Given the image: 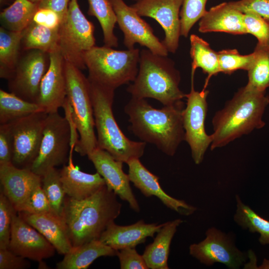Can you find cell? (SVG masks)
<instances>
[{
    "label": "cell",
    "instance_id": "d6a6232c",
    "mask_svg": "<svg viewBox=\"0 0 269 269\" xmlns=\"http://www.w3.org/2000/svg\"><path fill=\"white\" fill-rule=\"evenodd\" d=\"M253 52L254 58L247 71L246 87L255 91H266L269 88V47L257 43Z\"/></svg>",
    "mask_w": 269,
    "mask_h": 269
},
{
    "label": "cell",
    "instance_id": "5b68a950",
    "mask_svg": "<svg viewBox=\"0 0 269 269\" xmlns=\"http://www.w3.org/2000/svg\"><path fill=\"white\" fill-rule=\"evenodd\" d=\"M87 78L97 134V146L123 163L139 158L144 153L146 143L130 139L120 129L112 110L115 90Z\"/></svg>",
    "mask_w": 269,
    "mask_h": 269
},
{
    "label": "cell",
    "instance_id": "277c9868",
    "mask_svg": "<svg viewBox=\"0 0 269 269\" xmlns=\"http://www.w3.org/2000/svg\"><path fill=\"white\" fill-rule=\"evenodd\" d=\"M180 80V72L171 59L142 49L138 73L127 91L133 98H152L163 106L170 105L185 98L179 88Z\"/></svg>",
    "mask_w": 269,
    "mask_h": 269
},
{
    "label": "cell",
    "instance_id": "e575fe53",
    "mask_svg": "<svg viewBox=\"0 0 269 269\" xmlns=\"http://www.w3.org/2000/svg\"><path fill=\"white\" fill-rule=\"evenodd\" d=\"M41 182L52 211L61 216L66 195L61 180L60 170L55 167L49 169L41 176Z\"/></svg>",
    "mask_w": 269,
    "mask_h": 269
},
{
    "label": "cell",
    "instance_id": "8992f818",
    "mask_svg": "<svg viewBox=\"0 0 269 269\" xmlns=\"http://www.w3.org/2000/svg\"><path fill=\"white\" fill-rule=\"evenodd\" d=\"M67 97L63 107L79 134L74 150L88 155L97 146L89 83L81 70L65 62Z\"/></svg>",
    "mask_w": 269,
    "mask_h": 269
},
{
    "label": "cell",
    "instance_id": "cb8c5ba5",
    "mask_svg": "<svg viewBox=\"0 0 269 269\" xmlns=\"http://www.w3.org/2000/svg\"><path fill=\"white\" fill-rule=\"evenodd\" d=\"M198 30L201 33L248 34L243 22V13L232 7L229 2L221 3L207 10L199 20Z\"/></svg>",
    "mask_w": 269,
    "mask_h": 269
},
{
    "label": "cell",
    "instance_id": "b9f144b4",
    "mask_svg": "<svg viewBox=\"0 0 269 269\" xmlns=\"http://www.w3.org/2000/svg\"><path fill=\"white\" fill-rule=\"evenodd\" d=\"M229 3L243 13L252 11L269 21V0H239Z\"/></svg>",
    "mask_w": 269,
    "mask_h": 269
},
{
    "label": "cell",
    "instance_id": "d6986e66",
    "mask_svg": "<svg viewBox=\"0 0 269 269\" xmlns=\"http://www.w3.org/2000/svg\"><path fill=\"white\" fill-rule=\"evenodd\" d=\"M127 164L130 181L144 196L156 197L167 208L182 215L189 216L196 211L195 207L167 194L160 186L159 177L148 170L139 158L133 159Z\"/></svg>",
    "mask_w": 269,
    "mask_h": 269
},
{
    "label": "cell",
    "instance_id": "74e56055",
    "mask_svg": "<svg viewBox=\"0 0 269 269\" xmlns=\"http://www.w3.org/2000/svg\"><path fill=\"white\" fill-rule=\"evenodd\" d=\"M17 213L13 205L0 189V249L8 248L12 220Z\"/></svg>",
    "mask_w": 269,
    "mask_h": 269
},
{
    "label": "cell",
    "instance_id": "2e32d148",
    "mask_svg": "<svg viewBox=\"0 0 269 269\" xmlns=\"http://www.w3.org/2000/svg\"><path fill=\"white\" fill-rule=\"evenodd\" d=\"M8 248L26 259L42 262L56 251L51 244L17 213L13 217Z\"/></svg>",
    "mask_w": 269,
    "mask_h": 269
},
{
    "label": "cell",
    "instance_id": "4dcf8cb0",
    "mask_svg": "<svg viewBox=\"0 0 269 269\" xmlns=\"http://www.w3.org/2000/svg\"><path fill=\"white\" fill-rule=\"evenodd\" d=\"M89 15L95 16L99 21L103 33L105 46L117 47L118 39L114 30L117 16L110 0H88Z\"/></svg>",
    "mask_w": 269,
    "mask_h": 269
},
{
    "label": "cell",
    "instance_id": "603a6c76",
    "mask_svg": "<svg viewBox=\"0 0 269 269\" xmlns=\"http://www.w3.org/2000/svg\"><path fill=\"white\" fill-rule=\"evenodd\" d=\"M17 213L27 223L39 231L59 254L65 255L73 247L61 216L53 212L40 214Z\"/></svg>",
    "mask_w": 269,
    "mask_h": 269
},
{
    "label": "cell",
    "instance_id": "d590c367",
    "mask_svg": "<svg viewBox=\"0 0 269 269\" xmlns=\"http://www.w3.org/2000/svg\"><path fill=\"white\" fill-rule=\"evenodd\" d=\"M218 54L220 72L228 75L238 70L248 71L254 58V52L241 55L236 49H223Z\"/></svg>",
    "mask_w": 269,
    "mask_h": 269
},
{
    "label": "cell",
    "instance_id": "60d3db41",
    "mask_svg": "<svg viewBox=\"0 0 269 269\" xmlns=\"http://www.w3.org/2000/svg\"><path fill=\"white\" fill-rule=\"evenodd\" d=\"M14 139L10 123L0 124V165L12 163Z\"/></svg>",
    "mask_w": 269,
    "mask_h": 269
},
{
    "label": "cell",
    "instance_id": "1f68e13d",
    "mask_svg": "<svg viewBox=\"0 0 269 269\" xmlns=\"http://www.w3.org/2000/svg\"><path fill=\"white\" fill-rule=\"evenodd\" d=\"M40 111H43L37 104L25 101L11 92L0 90V124H8Z\"/></svg>",
    "mask_w": 269,
    "mask_h": 269
},
{
    "label": "cell",
    "instance_id": "6da1fadb",
    "mask_svg": "<svg viewBox=\"0 0 269 269\" xmlns=\"http://www.w3.org/2000/svg\"><path fill=\"white\" fill-rule=\"evenodd\" d=\"M182 101L156 109L145 99L133 98L124 108L131 123L130 130L142 141L154 144L168 156H173L185 139Z\"/></svg>",
    "mask_w": 269,
    "mask_h": 269
},
{
    "label": "cell",
    "instance_id": "8d00e7d4",
    "mask_svg": "<svg viewBox=\"0 0 269 269\" xmlns=\"http://www.w3.org/2000/svg\"><path fill=\"white\" fill-rule=\"evenodd\" d=\"M207 0H183L180 12L181 35L187 37L193 25L204 15Z\"/></svg>",
    "mask_w": 269,
    "mask_h": 269
},
{
    "label": "cell",
    "instance_id": "5bb4252c",
    "mask_svg": "<svg viewBox=\"0 0 269 269\" xmlns=\"http://www.w3.org/2000/svg\"><path fill=\"white\" fill-rule=\"evenodd\" d=\"M206 238L189 247L190 255L201 263L211 266L222 263L230 269H238L245 263L247 255L236 248L231 238L214 227L206 232Z\"/></svg>",
    "mask_w": 269,
    "mask_h": 269
},
{
    "label": "cell",
    "instance_id": "83f0119b",
    "mask_svg": "<svg viewBox=\"0 0 269 269\" xmlns=\"http://www.w3.org/2000/svg\"><path fill=\"white\" fill-rule=\"evenodd\" d=\"M38 9V3L30 0H14L0 14L1 27L12 31L25 30L33 21Z\"/></svg>",
    "mask_w": 269,
    "mask_h": 269
},
{
    "label": "cell",
    "instance_id": "52a82bcc",
    "mask_svg": "<svg viewBox=\"0 0 269 269\" xmlns=\"http://www.w3.org/2000/svg\"><path fill=\"white\" fill-rule=\"evenodd\" d=\"M140 52L135 48L118 50L95 46L84 55L88 78L115 90L133 82L138 71Z\"/></svg>",
    "mask_w": 269,
    "mask_h": 269
},
{
    "label": "cell",
    "instance_id": "bcb514c9",
    "mask_svg": "<svg viewBox=\"0 0 269 269\" xmlns=\"http://www.w3.org/2000/svg\"><path fill=\"white\" fill-rule=\"evenodd\" d=\"M70 0H41L38 8L50 9L58 14L61 20L64 19L68 11Z\"/></svg>",
    "mask_w": 269,
    "mask_h": 269
},
{
    "label": "cell",
    "instance_id": "44dd1931",
    "mask_svg": "<svg viewBox=\"0 0 269 269\" xmlns=\"http://www.w3.org/2000/svg\"><path fill=\"white\" fill-rule=\"evenodd\" d=\"M41 180V176L30 169L18 168L12 163L0 165V189L17 212Z\"/></svg>",
    "mask_w": 269,
    "mask_h": 269
},
{
    "label": "cell",
    "instance_id": "9c48e42d",
    "mask_svg": "<svg viewBox=\"0 0 269 269\" xmlns=\"http://www.w3.org/2000/svg\"><path fill=\"white\" fill-rule=\"evenodd\" d=\"M95 26L82 12L78 0H70L59 28L58 47L66 62L86 68L84 53L95 46Z\"/></svg>",
    "mask_w": 269,
    "mask_h": 269
},
{
    "label": "cell",
    "instance_id": "e0dca14e",
    "mask_svg": "<svg viewBox=\"0 0 269 269\" xmlns=\"http://www.w3.org/2000/svg\"><path fill=\"white\" fill-rule=\"evenodd\" d=\"M87 156L104 179L107 187L122 200L127 201L134 211L139 212V205L131 188L128 174L123 169L124 163L98 146Z\"/></svg>",
    "mask_w": 269,
    "mask_h": 269
},
{
    "label": "cell",
    "instance_id": "836d02e7",
    "mask_svg": "<svg viewBox=\"0 0 269 269\" xmlns=\"http://www.w3.org/2000/svg\"><path fill=\"white\" fill-rule=\"evenodd\" d=\"M237 210L235 221L244 229L260 234L259 239L262 245L269 244V221L262 218L250 207L244 204L238 195L236 196Z\"/></svg>",
    "mask_w": 269,
    "mask_h": 269
},
{
    "label": "cell",
    "instance_id": "9a60e30c",
    "mask_svg": "<svg viewBox=\"0 0 269 269\" xmlns=\"http://www.w3.org/2000/svg\"><path fill=\"white\" fill-rule=\"evenodd\" d=\"M183 0H141L131 6L141 17L155 19L163 28L162 41L168 52L175 53L181 36L180 12Z\"/></svg>",
    "mask_w": 269,
    "mask_h": 269
},
{
    "label": "cell",
    "instance_id": "f35d334b",
    "mask_svg": "<svg viewBox=\"0 0 269 269\" xmlns=\"http://www.w3.org/2000/svg\"><path fill=\"white\" fill-rule=\"evenodd\" d=\"M243 22L248 34L254 35L258 44L269 47V21L258 14L247 11L243 13Z\"/></svg>",
    "mask_w": 269,
    "mask_h": 269
},
{
    "label": "cell",
    "instance_id": "7402d4cb",
    "mask_svg": "<svg viewBox=\"0 0 269 269\" xmlns=\"http://www.w3.org/2000/svg\"><path fill=\"white\" fill-rule=\"evenodd\" d=\"M74 148H70L68 164L60 170L61 180L66 196L75 200L90 197L106 185L103 177L96 172L90 174L81 171L72 159Z\"/></svg>",
    "mask_w": 269,
    "mask_h": 269
},
{
    "label": "cell",
    "instance_id": "d4e9b609",
    "mask_svg": "<svg viewBox=\"0 0 269 269\" xmlns=\"http://www.w3.org/2000/svg\"><path fill=\"white\" fill-rule=\"evenodd\" d=\"M118 251L95 240L73 247L56 264L57 269H86L101 257L117 256Z\"/></svg>",
    "mask_w": 269,
    "mask_h": 269
},
{
    "label": "cell",
    "instance_id": "ab89813d",
    "mask_svg": "<svg viewBox=\"0 0 269 269\" xmlns=\"http://www.w3.org/2000/svg\"><path fill=\"white\" fill-rule=\"evenodd\" d=\"M18 212H24L30 214L53 212L42 188L41 182L34 187L27 198L18 209Z\"/></svg>",
    "mask_w": 269,
    "mask_h": 269
},
{
    "label": "cell",
    "instance_id": "3957f363",
    "mask_svg": "<svg viewBox=\"0 0 269 269\" xmlns=\"http://www.w3.org/2000/svg\"><path fill=\"white\" fill-rule=\"evenodd\" d=\"M269 104L266 91L240 88L212 119L213 132L210 149L223 147L255 129L263 128L265 109Z\"/></svg>",
    "mask_w": 269,
    "mask_h": 269
},
{
    "label": "cell",
    "instance_id": "ee69618b",
    "mask_svg": "<svg viewBox=\"0 0 269 269\" xmlns=\"http://www.w3.org/2000/svg\"><path fill=\"white\" fill-rule=\"evenodd\" d=\"M30 266L27 259L13 253L8 248L0 249V269H26Z\"/></svg>",
    "mask_w": 269,
    "mask_h": 269
},
{
    "label": "cell",
    "instance_id": "4fadbf2b",
    "mask_svg": "<svg viewBox=\"0 0 269 269\" xmlns=\"http://www.w3.org/2000/svg\"><path fill=\"white\" fill-rule=\"evenodd\" d=\"M19 59L15 69L8 80L10 92L29 102H37L41 81L49 64L47 54L37 50H27Z\"/></svg>",
    "mask_w": 269,
    "mask_h": 269
},
{
    "label": "cell",
    "instance_id": "c3c4849f",
    "mask_svg": "<svg viewBox=\"0 0 269 269\" xmlns=\"http://www.w3.org/2000/svg\"><path fill=\"white\" fill-rule=\"evenodd\" d=\"M134 0L135 1H139V0Z\"/></svg>",
    "mask_w": 269,
    "mask_h": 269
},
{
    "label": "cell",
    "instance_id": "7dc6e473",
    "mask_svg": "<svg viewBox=\"0 0 269 269\" xmlns=\"http://www.w3.org/2000/svg\"><path fill=\"white\" fill-rule=\"evenodd\" d=\"M30 0L33 2L39 3L41 0Z\"/></svg>",
    "mask_w": 269,
    "mask_h": 269
},
{
    "label": "cell",
    "instance_id": "ffe728a7",
    "mask_svg": "<svg viewBox=\"0 0 269 269\" xmlns=\"http://www.w3.org/2000/svg\"><path fill=\"white\" fill-rule=\"evenodd\" d=\"M164 224H148L140 220L130 225L120 226L114 222L104 231L99 240L116 251L135 248L148 237H153Z\"/></svg>",
    "mask_w": 269,
    "mask_h": 269
},
{
    "label": "cell",
    "instance_id": "ba28073f",
    "mask_svg": "<svg viewBox=\"0 0 269 269\" xmlns=\"http://www.w3.org/2000/svg\"><path fill=\"white\" fill-rule=\"evenodd\" d=\"M76 132L71 121L58 112L48 114L39 152L30 169L42 176L52 168L64 165L71 144L78 140Z\"/></svg>",
    "mask_w": 269,
    "mask_h": 269
},
{
    "label": "cell",
    "instance_id": "f6af8a7d",
    "mask_svg": "<svg viewBox=\"0 0 269 269\" xmlns=\"http://www.w3.org/2000/svg\"><path fill=\"white\" fill-rule=\"evenodd\" d=\"M36 23L50 29H57L61 22L57 13L53 10L45 8L37 9L33 18Z\"/></svg>",
    "mask_w": 269,
    "mask_h": 269
},
{
    "label": "cell",
    "instance_id": "484cf974",
    "mask_svg": "<svg viewBox=\"0 0 269 269\" xmlns=\"http://www.w3.org/2000/svg\"><path fill=\"white\" fill-rule=\"evenodd\" d=\"M182 222L181 219H177L164 223L153 242L145 247L142 255L149 269H169L167 261L171 241Z\"/></svg>",
    "mask_w": 269,
    "mask_h": 269
},
{
    "label": "cell",
    "instance_id": "f1b7e54d",
    "mask_svg": "<svg viewBox=\"0 0 269 269\" xmlns=\"http://www.w3.org/2000/svg\"><path fill=\"white\" fill-rule=\"evenodd\" d=\"M24 30L15 32L0 28V76L9 79L19 60Z\"/></svg>",
    "mask_w": 269,
    "mask_h": 269
},
{
    "label": "cell",
    "instance_id": "7c38bea8",
    "mask_svg": "<svg viewBox=\"0 0 269 269\" xmlns=\"http://www.w3.org/2000/svg\"><path fill=\"white\" fill-rule=\"evenodd\" d=\"M117 16V23L124 36L127 49L134 48L136 43L152 53L167 56L168 51L156 36L151 26L124 0H110Z\"/></svg>",
    "mask_w": 269,
    "mask_h": 269
},
{
    "label": "cell",
    "instance_id": "7a4b0ae2",
    "mask_svg": "<svg viewBox=\"0 0 269 269\" xmlns=\"http://www.w3.org/2000/svg\"><path fill=\"white\" fill-rule=\"evenodd\" d=\"M117 195L106 185L89 197L75 200L66 196L61 217L73 247L99 240L121 213Z\"/></svg>",
    "mask_w": 269,
    "mask_h": 269
},
{
    "label": "cell",
    "instance_id": "ac0fdd59",
    "mask_svg": "<svg viewBox=\"0 0 269 269\" xmlns=\"http://www.w3.org/2000/svg\"><path fill=\"white\" fill-rule=\"evenodd\" d=\"M49 66L40 83L37 104L49 114L58 112L67 97L65 61L59 47L48 53Z\"/></svg>",
    "mask_w": 269,
    "mask_h": 269
},
{
    "label": "cell",
    "instance_id": "4316f807",
    "mask_svg": "<svg viewBox=\"0 0 269 269\" xmlns=\"http://www.w3.org/2000/svg\"><path fill=\"white\" fill-rule=\"evenodd\" d=\"M190 43L192 59L191 79H194L196 69L201 68L207 75L204 85L207 87L210 79L220 73L218 52L212 49L207 41L194 34L190 36Z\"/></svg>",
    "mask_w": 269,
    "mask_h": 269
},
{
    "label": "cell",
    "instance_id": "f546056e",
    "mask_svg": "<svg viewBox=\"0 0 269 269\" xmlns=\"http://www.w3.org/2000/svg\"><path fill=\"white\" fill-rule=\"evenodd\" d=\"M59 28L50 29L32 21L24 30L23 49H37L49 53L58 46Z\"/></svg>",
    "mask_w": 269,
    "mask_h": 269
},
{
    "label": "cell",
    "instance_id": "7bdbcfd3",
    "mask_svg": "<svg viewBox=\"0 0 269 269\" xmlns=\"http://www.w3.org/2000/svg\"><path fill=\"white\" fill-rule=\"evenodd\" d=\"M121 269H148L142 255L135 248H126L118 251Z\"/></svg>",
    "mask_w": 269,
    "mask_h": 269
},
{
    "label": "cell",
    "instance_id": "30bf717a",
    "mask_svg": "<svg viewBox=\"0 0 269 269\" xmlns=\"http://www.w3.org/2000/svg\"><path fill=\"white\" fill-rule=\"evenodd\" d=\"M206 88L204 87L201 91H196L194 79H191L190 91L186 94V104L182 112L184 140L190 148L191 156L196 164L202 162L205 152L210 147L212 141L211 134H207L205 127L209 94Z\"/></svg>",
    "mask_w": 269,
    "mask_h": 269
},
{
    "label": "cell",
    "instance_id": "8fae6325",
    "mask_svg": "<svg viewBox=\"0 0 269 269\" xmlns=\"http://www.w3.org/2000/svg\"><path fill=\"white\" fill-rule=\"evenodd\" d=\"M48 113L40 111L9 123L14 139L12 163L30 169L36 158Z\"/></svg>",
    "mask_w": 269,
    "mask_h": 269
}]
</instances>
